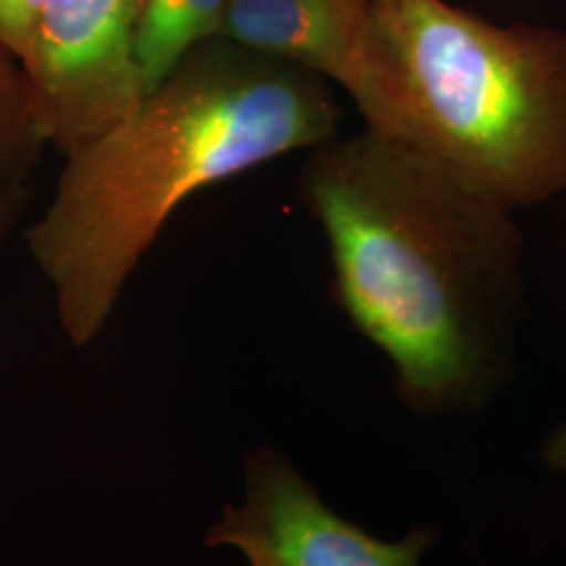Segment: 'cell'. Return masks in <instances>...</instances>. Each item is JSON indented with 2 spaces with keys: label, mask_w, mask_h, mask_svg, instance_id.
<instances>
[{
  "label": "cell",
  "mask_w": 566,
  "mask_h": 566,
  "mask_svg": "<svg viewBox=\"0 0 566 566\" xmlns=\"http://www.w3.org/2000/svg\"><path fill=\"white\" fill-rule=\"evenodd\" d=\"M407 143L507 210L566 193V34L446 0L378 2Z\"/></svg>",
  "instance_id": "3"
},
{
  "label": "cell",
  "mask_w": 566,
  "mask_h": 566,
  "mask_svg": "<svg viewBox=\"0 0 566 566\" xmlns=\"http://www.w3.org/2000/svg\"><path fill=\"white\" fill-rule=\"evenodd\" d=\"M44 0H0V44L21 60L36 30Z\"/></svg>",
  "instance_id": "9"
},
{
  "label": "cell",
  "mask_w": 566,
  "mask_h": 566,
  "mask_svg": "<svg viewBox=\"0 0 566 566\" xmlns=\"http://www.w3.org/2000/svg\"><path fill=\"white\" fill-rule=\"evenodd\" d=\"M340 118L315 72L224 39L196 46L122 120L63 158L51 200L23 231L67 343L99 338L189 198L332 142Z\"/></svg>",
  "instance_id": "2"
},
{
  "label": "cell",
  "mask_w": 566,
  "mask_h": 566,
  "mask_svg": "<svg viewBox=\"0 0 566 566\" xmlns=\"http://www.w3.org/2000/svg\"><path fill=\"white\" fill-rule=\"evenodd\" d=\"M221 39L338 84L365 128L401 142L403 88L376 0H229Z\"/></svg>",
  "instance_id": "6"
},
{
  "label": "cell",
  "mask_w": 566,
  "mask_h": 566,
  "mask_svg": "<svg viewBox=\"0 0 566 566\" xmlns=\"http://www.w3.org/2000/svg\"><path fill=\"white\" fill-rule=\"evenodd\" d=\"M44 139L21 63L0 44V206L32 198Z\"/></svg>",
  "instance_id": "8"
},
{
  "label": "cell",
  "mask_w": 566,
  "mask_h": 566,
  "mask_svg": "<svg viewBox=\"0 0 566 566\" xmlns=\"http://www.w3.org/2000/svg\"><path fill=\"white\" fill-rule=\"evenodd\" d=\"M137 9L139 0H44L20 63L44 139L61 158L142 102Z\"/></svg>",
  "instance_id": "4"
},
{
  "label": "cell",
  "mask_w": 566,
  "mask_h": 566,
  "mask_svg": "<svg viewBox=\"0 0 566 566\" xmlns=\"http://www.w3.org/2000/svg\"><path fill=\"white\" fill-rule=\"evenodd\" d=\"M30 202H32V198H28V200H15V202L0 206V245L11 235V231L15 229V224L20 223L21 217H23V212L28 210Z\"/></svg>",
  "instance_id": "11"
},
{
  "label": "cell",
  "mask_w": 566,
  "mask_h": 566,
  "mask_svg": "<svg viewBox=\"0 0 566 566\" xmlns=\"http://www.w3.org/2000/svg\"><path fill=\"white\" fill-rule=\"evenodd\" d=\"M542 458L552 472L566 476V422L556 426L549 432L544 449H542Z\"/></svg>",
  "instance_id": "10"
},
{
  "label": "cell",
  "mask_w": 566,
  "mask_h": 566,
  "mask_svg": "<svg viewBox=\"0 0 566 566\" xmlns=\"http://www.w3.org/2000/svg\"><path fill=\"white\" fill-rule=\"evenodd\" d=\"M298 196L327 243L332 298L388 359L399 403L420 418L493 403L528 315L514 212L369 128L308 149Z\"/></svg>",
  "instance_id": "1"
},
{
  "label": "cell",
  "mask_w": 566,
  "mask_h": 566,
  "mask_svg": "<svg viewBox=\"0 0 566 566\" xmlns=\"http://www.w3.org/2000/svg\"><path fill=\"white\" fill-rule=\"evenodd\" d=\"M437 544L432 526L378 537L329 506L282 449L243 453V493L203 533V546L231 549L250 566H418Z\"/></svg>",
  "instance_id": "5"
},
{
  "label": "cell",
  "mask_w": 566,
  "mask_h": 566,
  "mask_svg": "<svg viewBox=\"0 0 566 566\" xmlns=\"http://www.w3.org/2000/svg\"><path fill=\"white\" fill-rule=\"evenodd\" d=\"M229 0H139L135 65L143 97L196 46L221 39Z\"/></svg>",
  "instance_id": "7"
},
{
  "label": "cell",
  "mask_w": 566,
  "mask_h": 566,
  "mask_svg": "<svg viewBox=\"0 0 566 566\" xmlns=\"http://www.w3.org/2000/svg\"><path fill=\"white\" fill-rule=\"evenodd\" d=\"M378 2H388V0H378Z\"/></svg>",
  "instance_id": "12"
}]
</instances>
